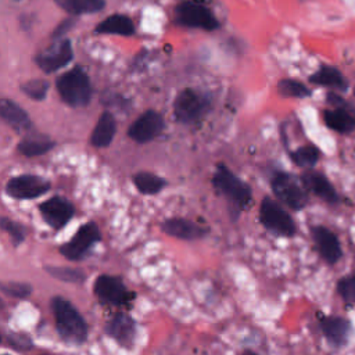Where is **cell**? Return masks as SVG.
<instances>
[{"instance_id":"cell-36","label":"cell","mask_w":355,"mask_h":355,"mask_svg":"<svg viewBox=\"0 0 355 355\" xmlns=\"http://www.w3.org/2000/svg\"><path fill=\"white\" fill-rule=\"evenodd\" d=\"M327 101H329L330 104L336 105V107H348V104L344 101V98L338 97V96L334 94V93H329V94H327Z\"/></svg>"},{"instance_id":"cell-7","label":"cell","mask_w":355,"mask_h":355,"mask_svg":"<svg viewBox=\"0 0 355 355\" xmlns=\"http://www.w3.org/2000/svg\"><path fill=\"white\" fill-rule=\"evenodd\" d=\"M175 18L179 25L200 28L204 31H215L220 25L215 14L208 7L190 0L182 1L176 6Z\"/></svg>"},{"instance_id":"cell-21","label":"cell","mask_w":355,"mask_h":355,"mask_svg":"<svg viewBox=\"0 0 355 355\" xmlns=\"http://www.w3.org/2000/svg\"><path fill=\"white\" fill-rule=\"evenodd\" d=\"M323 118L327 128L338 133H349L355 130V112L349 111L348 107H336L334 110H327L324 111Z\"/></svg>"},{"instance_id":"cell-32","label":"cell","mask_w":355,"mask_h":355,"mask_svg":"<svg viewBox=\"0 0 355 355\" xmlns=\"http://www.w3.org/2000/svg\"><path fill=\"white\" fill-rule=\"evenodd\" d=\"M0 226L6 233L10 234L14 245H18L25 240V227L22 225H19L18 222H15L7 216H1Z\"/></svg>"},{"instance_id":"cell-33","label":"cell","mask_w":355,"mask_h":355,"mask_svg":"<svg viewBox=\"0 0 355 355\" xmlns=\"http://www.w3.org/2000/svg\"><path fill=\"white\" fill-rule=\"evenodd\" d=\"M4 294L14 298H28L32 293V287L28 283L21 282H8L1 286Z\"/></svg>"},{"instance_id":"cell-5","label":"cell","mask_w":355,"mask_h":355,"mask_svg":"<svg viewBox=\"0 0 355 355\" xmlns=\"http://www.w3.org/2000/svg\"><path fill=\"white\" fill-rule=\"evenodd\" d=\"M209 97L194 89L182 90L173 101L175 118L182 123L198 122L209 110Z\"/></svg>"},{"instance_id":"cell-17","label":"cell","mask_w":355,"mask_h":355,"mask_svg":"<svg viewBox=\"0 0 355 355\" xmlns=\"http://www.w3.org/2000/svg\"><path fill=\"white\" fill-rule=\"evenodd\" d=\"M301 182L308 191L313 193L316 197H319L324 202L331 205H336L340 202V196L336 187L322 172L308 169L301 175Z\"/></svg>"},{"instance_id":"cell-12","label":"cell","mask_w":355,"mask_h":355,"mask_svg":"<svg viewBox=\"0 0 355 355\" xmlns=\"http://www.w3.org/2000/svg\"><path fill=\"white\" fill-rule=\"evenodd\" d=\"M164 126L162 115L154 110H147L129 126L128 136L136 143H148L161 135Z\"/></svg>"},{"instance_id":"cell-4","label":"cell","mask_w":355,"mask_h":355,"mask_svg":"<svg viewBox=\"0 0 355 355\" xmlns=\"http://www.w3.org/2000/svg\"><path fill=\"white\" fill-rule=\"evenodd\" d=\"M270 187L277 200L294 211H301L308 204V190L301 178L298 179L288 172H276L270 180Z\"/></svg>"},{"instance_id":"cell-25","label":"cell","mask_w":355,"mask_h":355,"mask_svg":"<svg viewBox=\"0 0 355 355\" xmlns=\"http://www.w3.org/2000/svg\"><path fill=\"white\" fill-rule=\"evenodd\" d=\"M133 184L141 194L153 196L159 193L166 186V180L155 173L141 171L133 176Z\"/></svg>"},{"instance_id":"cell-31","label":"cell","mask_w":355,"mask_h":355,"mask_svg":"<svg viewBox=\"0 0 355 355\" xmlns=\"http://www.w3.org/2000/svg\"><path fill=\"white\" fill-rule=\"evenodd\" d=\"M337 294L341 297V300L348 304L352 305L355 304V270L344 277H341L337 282L336 286Z\"/></svg>"},{"instance_id":"cell-18","label":"cell","mask_w":355,"mask_h":355,"mask_svg":"<svg viewBox=\"0 0 355 355\" xmlns=\"http://www.w3.org/2000/svg\"><path fill=\"white\" fill-rule=\"evenodd\" d=\"M161 229L168 236L180 240H198L208 233V229L184 218H169L162 222Z\"/></svg>"},{"instance_id":"cell-22","label":"cell","mask_w":355,"mask_h":355,"mask_svg":"<svg viewBox=\"0 0 355 355\" xmlns=\"http://www.w3.org/2000/svg\"><path fill=\"white\" fill-rule=\"evenodd\" d=\"M96 33L101 35H121L132 36L135 33V25L132 19L122 14H112L103 19L94 29Z\"/></svg>"},{"instance_id":"cell-24","label":"cell","mask_w":355,"mask_h":355,"mask_svg":"<svg viewBox=\"0 0 355 355\" xmlns=\"http://www.w3.org/2000/svg\"><path fill=\"white\" fill-rule=\"evenodd\" d=\"M55 4L71 15L94 14L105 7L104 0H54Z\"/></svg>"},{"instance_id":"cell-19","label":"cell","mask_w":355,"mask_h":355,"mask_svg":"<svg viewBox=\"0 0 355 355\" xmlns=\"http://www.w3.org/2000/svg\"><path fill=\"white\" fill-rule=\"evenodd\" d=\"M0 115L17 132H26L32 128V121L26 114V111L12 100H8V98L1 100Z\"/></svg>"},{"instance_id":"cell-37","label":"cell","mask_w":355,"mask_h":355,"mask_svg":"<svg viewBox=\"0 0 355 355\" xmlns=\"http://www.w3.org/2000/svg\"><path fill=\"white\" fill-rule=\"evenodd\" d=\"M241 355H258V354H255L254 351H250V349H245V351H243L241 352Z\"/></svg>"},{"instance_id":"cell-35","label":"cell","mask_w":355,"mask_h":355,"mask_svg":"<svg viewBox=\"0 0 355 355\" xmlns=\"http://www.w3.org/2000/svg\"><path fill=\"white\" fill-rule=\"evenodd\" d=\"M73 25H75V19L73 18H67V19H64L55 29H54V32H53V39H60L61 36H64L69 29H72L73 28Z\"/></svg>"},{"instance_id":"cell-2","label":"cell","mask_w":355,"mask_h":355,"mask_svg":"<svg viewBox=\"0 0 355 355\" xmlns=\"http://www.w3.org/2000/svg\"><path fill=\"white\" fill-rule=\"evenodd\" d=\"M212 186L230 202V205L236 209V214L247 208L251 202V187L223 164H218L212 176Z\"/></svg>"},{"instance_id":"cell-16","label":"cell","mask_w":355,"mask_h":355,"mask_svg":"<svg viewBox=\"0 0 355 355\" xmlns=\"http://www.w3.org/2000/svg\"><path fill=\"white\" fill-rule=\"evenodd\" d=\"M105 333L121 347L130 349L135 344L136 323L128 313L119 312L108 319L105 324Z\"/></svg>"},{"instance_id":"cell-10","label":"cell","mask_w":355,"mask_h":355,"mask_svg":"<svg viewBox=\"0 0 355 355\" xmlns=\"http://www.w3.org/2000/svg\"><path fill=\"white\" fill-rule=\"evenodd\" d=\"M50 190V182L36 175H19L11 178L6 184V193L17 200H32L46 194Z\"/></svg>"},{"instance_id":"cell-13","label":"cell","mask_w":355,"mask_h":355,"mask_svg":"<svg viewBox=\"0 0 355 355\" xmlns=\"http://www.w3.org/2000/svg\"><path fill=\"white\" fill-rule=\"evenodd\" d=\"M319 327L323 337L333 348L347 345L352 333L351 322L337 315H319Z\"/></svg>"},{"instance_id":"cell-3","label":"cell","mask_w":355,"mask_h":355,"mask_svg":"<svg viewBox=\"0 0 355 355\" xmlns=\"http://www.w3.org/2000/svg\"><path fill=\"white\" fill-rule=\"evenodd\" d=\"M55 87L62 101L71 107H85L92 98V83L83 68L75 67L62 73Z\"/></svg>"},{"instance_id":"cell-14","label":"cell","mask_w":355,"mask_h":355,"mask_svg":"<svg viewBox=\"0 0 355 355\" xmlns=\"http://www.w3.org/2000/svg\"><path fill=\"white\" fill-rule=\"evenodd\" d=\"M39 211L43 220L54 230H60L61 227H64L75 214L73 205L60 196L51 197L40 202Z\"/></svg>"},{"instance_id":"cell-11","label":"cell","mask_w":355,"mask_h":355,"mask_svg":"<svg viewBox=\"0 0 355 355\" xmlns=\"http://www.w3.org/2000/svg\"><path fill=\"white\" fill-rule=\"evenodd\" d=\"M73 58V50L69 39L57 40L44 51L36 55L35 62L46 73H53L67 67Z\"/></svg>"},{"instance_id":"cell-34","label":"cell","mask_w":355,"mask_h":355,"mask_svg":"<svg viewBox=\"0 0 355 355\" xmlns=\"http://www.w3.org/2000/svg\"><path fill=\"white\" fill-rule=\"evenodd\" d=\"M7 343L17 351H28L33 345L32 340L22 333H10L7 336Z\"/></svg>"},{"instance_id":"cell-38","label":"cell","mask_w":355,"mask_h":355,"mask_svg":"<svg viewBox=\"0 0 355 355\" xmlns=\"http://www.w3.org/2000/svg\"><path fill=\"white\" fill-rule=\"evenodd\" d=\"M4 355H8V354H4Z\"/></svg>"},{"instance_id":"cell-30","label":"cell","mask_w":355,"mask_h":355,"mask_svg":"<svg viewBox=\"0 0 355 355\" xmlns=\"http://www.w3.org/2000/svg\"><path fill=\"white\" fill-rule=\"evenodd\" d=\"M49 87L50 85L46 79H32L21 85V92H24L32 100L42 101L46 98Z\"/></svg>"},{"instance_id":"cell-27","label":"cell","mask_w":355,"mask_h":355,"mask_svg":"<svg viewBox=\"0 0 355 355\" xmlns=\"http://www.w3.org/2000/svg\"><path fill=\"white\" fill-rule=\"evenodd\" d=\"M320 157V151L318 150V147L312 146V144H306L302 147H298L295 151L290 153V158L291 161L304 169H312Z\"/></svg>"},{"instance_id":"cell-1","label":"cell","mask_w":355,"mask_h":355,"mask_svg":"<svg viewBox=\"0 0 355 355\" xmlns=\"http://www.w3.org/2000/svg\"><path fill=\"white\" fill-rule=\"evenodd\" d=\"M51 311L57 333L64 341L69 344H83L87 340V323L68 300L62 297H53Z\"/></svg>"},{"instance_id":"cell-15","label":"cell","mask_w":355,"mask_h":355,"mask_svg":"<svg viewBox=\"0 0 355 355\" xmlns=\"http://www.w3.org/2000/svg\"><path fill=\"white\" fill-rule=\"evenodd\" d=\"M311 236L319 255L326 263L336 265L341 259L343 250H341L340 240L329 227L322 225L312 226Z\"/></svg>"},{"instance_id":"cell-8","label":"cell","mask_w":355,"mask_h":355,"mask_svg":"<svg viewBox=\"0 0 355 355\" xmlns=\"http://www.w3.org/2000/svg\"><path fill=\"white\" fill-rule=\"evenodd\" d=\"M98 241H101L98 226L94 222H86L76 230L68 243H64L60 247V252L69 261H80Z\"/></svg>"},{"instance_id":"cell-9","label":"cell","mask_w":355,"mask_h":355,"mask_svg":"<svg viewBox=\"0 0 355 355\" xmlns=\"http://www.w3.org/2000/svg\"><path fill=\"white\" fill-rule=\"evenodd\" d=\"M93 290L98 301L105 305L122 306L135 298V293L129 291L119 277L111 275H100L94 282Z\"/></svg>"},{"instance_id":"cell-29","label":"cell","mask_w":355,"mask_h":355,"mask_svg":"<svg viewBox=\"0 0 355 355\" xmlns=\"http://www.w3.org/2000/svg\"><path fill=\"white\" fill-rule=\"evenodd\" d=\"M277 90L280 94L286 97H297V98H304L311 96V90L302 85L298 80L294 79H282L277 83Z\"/></svg>"},{"instance_id":"cell-20","label":"cell","mask_w":355,"mask_h":355,"mask_svg":"<svg viewBox=\"0 0 355 355\" xmlns=\"http://www.w3.org/2000/svg\"><path fill=\"white\" fill-rule=\"evenodd\" d=\"M116 132V122L111 112L105 111L100 115L92 135H90V144L97 148L108 147L115 136Z\"/></svg>"},{"instance_id":"cell-26","label":"cell","mask_w":355,"mask_h":355,"mask_svg":"<svg viewBox=\"0 0 355 355\" xmlns=\"http://www.w3.org/2000/svg\"><path fill=\"white\" fill-rule=\"evenodd\" d=\"M309 80L312 83L322 85V86L336 87L341 90L347 89V82L343 78L341 72L333 67H322L319 71H316L309 76Z\"/></svg>"},{"instance_id":"cell-28","label":"cell","mask_w":355,"mask_h":355,"mask_svg":"<svg viewBox=\"0 0 355 355\" xmlns=\"http://www.w3.org/2000/svg\"><path fill=\"white\" fill-rule=\"evenodd\" d=\"M44 270L50 276L67 283H82L86 279L85 273L80 269H73L68 266H46Z\"/></svg>"},{"instance_id":"cell-23","label":"cell","mask_w":355,"mask_h":355,"mask_svg":"<svg viewBox=\"0 0 355 355\" xmlns=\"http://www.w3.org/2000/svg\"><path fill=\"white\" fill-rule=\"evenodd\" d=\"M55 143L40 133H31L26 135L19 143H18V151L25 157H37L49 153Z\"/></svg>"},{"instance_id":"cell-6","label":"cell","mask_w":355,"mask_h":355,"mask_svg":"<svg viewBox=\"0 0 355 355\" xmlns=\"http://www.w3.org/2000/svg\"><path fill=\"white\" fill-rule=\"evenodd\" d=\"M259 220L265 229L277 236L293 237L297 232L295 223L290 214L277 201L268 196L261 201Z\"/></svg>"}]
</instances>
